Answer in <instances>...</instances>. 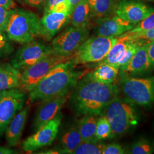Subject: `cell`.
I'll return each instance as SVG.
<instances>
[{
    "label": "cell",
    "instance_id": "cell-17",
    "mask_svg": "<svg viewBox=\"0 0 154 154\" xmlns=\"http://www.w3.org/2000/svg\"><path fill=\"white\" fill-rule=\"evenodd\" d=\"M29 110V106L22 108L14 116L6 128L5 133L8 146L14 147L19 143L26 125Z\"/></svg>",
    "mask_w": 154,
    "mask_h": 154
},
{
    "label": "cell",
    "instance_id": "cell-8",
    "mask_svg": "<svg viewBox=\"0 0 154 154\" xmlns=\"http://www.w3.org/2000/svg\"><path fill=\"white\" fill-rule=\"evenodd\" d=\"M89 28L69 26L54 37L51 44L54 54L69 57L88 38Z\"/></svg>",
    "mask_w": 154,
    "mask_h": 154
},
{
    "label": "cell",
    "instance_id": "cell-28",
    "mask_svg": "<svg viewBox=\"0 0 154 154\" xmlns=\"http://www.w3.org/2000/svg\"><path fill=\"white\" fill-rule=\"evenodd\" d=\"M118 38L119 40L125 41L142 40L146 42H149L154 40V28L142 33H129L127 32L119 36Z\"/></svg>",
    "mask_w": 154,
    "mask_h": 154
},
{
    "label": "cell",
    "instance_id": "cell-6",
    "mask_svg": "<svg viewBox=\"0 0 154 154\" xmlns=\"http://www.w3.org/2000/svg\"><path fill=\"white\" fill-rule=\"evenodd\" d=\"M118 41V37L95 36L87 39L71 55L75 65L100 62Z\"/></svg>",
    "mask_w": 154,
    "mask_h": 154
},
{
    "label": "cell",
    "instance_id": "cell-23",
    "mask_svg": "<svg viewBox=\"0 0 154 154\" xmlns=\"http://www.w3.org/2000/svg\"><path fill=\"white\" fill-rule=\"evenodd\" d=\"M118 0H88L93 18H102L114 14Z\"/></svg>",
    "mask_w": 154,
    "mask_h": 154
},
{
    "label": "cell",
    "instance_id": "cell-12",
    "mask_svg": "<svg viewBox=\"0 0 154 154\" xmlns=\"http://www.w3.org/2000/svg\"><path fill=\"white\" fill-rule=\"evenodd\" d=\"M154 11L153 8L140 1L118 0L114 14L135 25Z\"/></svg>",
    "mask_w": 154,
    "mask_h": 154
},
{
    "label": "cell",
    "instance_id": "cell-4",
    "mask_svg": "<svg viewBox=\"0 0 154 154\" xmlns=\"http://www.w3.org/2000/svg\"><path fill=\"white\" fill-rule=\"evenodd\" d=\"M103 112L110 122L112 138L122 135L138 124L139 117L135 104L127 98L117 97L106 107Z\"/></svg>",
    "mask_w": 154,
    "mask_h": 154
},
{
    "label": "cell",
    "instance_id": "cell-21",
    "mask_svg": "<svg viewBox=\"0 0 154 154\" xmlns=\"http://www.w3.org/2000/svg\"><path fill=\"white\" fill-rule=\"evenodd\" d=\"M93 18L88 0H81L71 14L72 26L79 28H90L91 19Z\"/></svg>",
    "mask_w": 154,
    "mask_h": 154
},
{
    "label": "cell",
    "instance_id": "cell-10",
    "mask_svg": "<svg viewBox=\"0 0 154 154\" xmlns=\"http://www.w3.org/2000/svg\"><path fill=\"white\" fill-rule=\"evenodd\" d=\"M26 100V92L16 88L1 91L0 95V138L12 119L22 109Z\"/></svg>",
    "mask_w": 154,
    "mask_h": 154
},
{
    "label": "cell",
    "instance_id": "cell-39",
    "mask_svg": "<svg viewBox=\"0 0 154 154\" xmlns=\"http://www.w3.org/2000/svg\"><path fill=\"white\" fill-rule=\"evenodd\" d=\"M147 1H150V2H154V0H147Z\"/></svg>",
    "mask_w": 154,
    "mask_h": 154
},
{
    "label": "cell",
    "instance_id": "cell-27",
    "mask_svg": "<svg viewBox=\"0 0 154 154\" xmlns=\"http://www.w3.org/2000/svg\"><path fill=\"white\" fill-rule=\"evenodd\" d=\"M154 152V144L146 138H140L131 146V153L132 154H151Z\"/></svg>",
    "mask_w": 154,
    "mask_h": 154
},
{
    "label": "cell",
    "instance_id": "cell-32",
    "mask_svg": "<svg viewBox=\"0 0 154 154\" xmlns=\"http://www.w3.org/2000/svg\"><path fill=\"white\" fill-rule=\"evenodd\" d=\"M9 11L4 7L0 6V30L5 32L9 17Z\"/></svg>",
    "mask_w": 154,
    "mask_h": 154
},
{
    "label": "cell",
    "instance_id": "cell-38",
    "mask_svg": "<svg viewBox=\"0 0 154 154\" xmlns=\"http://www.w3.org/2000/svg\"><path fill=\"white\" fill-rule=\"evenodd\" d=\"M68 1H69V5H70V12H71V14H72V12L73 11V10L74 9V8H75V6L78 5V4L81 0H68Z\"/></svg>",
    "mask_w": 154,
    "mask_h": 154
},
{
    "label": "cell",
    "instance_id": "cell-20",
    "mask_svg": "<svg viewBox=\"0 0 154 154\" xmlns=\"http://www.w3.org/2000/svg\"><path fill=\"white\" fill-rule=\"evenodd\" d=\"M119 69L107 63H100L93 72L86 74L85 77L99 82L111 84L116 82L119 74Z\"/></svg>",
    "mask_w": 154,
    "mask_h": 154
},
{
    "label": "cell",
    "instance_id": "cell-40",
    "mask_svg": "<svg viewBox=\"0 0 154 154\" xmlns=\"http://www.w3.org/2000/svg\"><path fill=\"white\" fill-rule=\"evenodd\" d=\"M1 91H0V95H1Z\"/></svg>",
    "mask_w": 154,
    "mask_h": 154
},
{
    "label": "cell",
    "instance_id": "cell-36",
    "mask_svg": "<svg viewBox=\"0 0 154 154\" xmlns=\"http://www.w3.org/2000/svg\"><path fill=\"white\" fill-rule=\"evenodd\" d=\"M16 5L13 0H0V6L4 7L8 10L15 8Z\"/></svg>",
    "mask_w": 154,
    "mask_h": 154
},
{
    "label": "cell",
    "instance_id": "cell-18",
    "mask_svg": "<svg viewBox=\"0 0 154 154\" xmlns=\"http://www.w3.org/2000/svg\"><path fill=\"white\" fill-rule=\"evenodd\" d=\"M58 139L63 154H72L77 146L82 142L78 125H68L58 133Z\"/></svg>",
    "mask_w": 154,
    "mask_h": 154
},
{
    "label": "cell",
    "instance_id": "cell-5",
    "mask_svg": "<svg viewBox=\"0 0 154 154\" xmlns=\"http://www.w3.org/2000/svg\"><path fill=\"white\" fill-rule=\"evenodd\" d=\"M119 86L127 98L135 105L143 107L154 105V77H122Z\"/></svg>",
    "mask_w": 154,
    "mask_h": 154
},
{
    "label": "cell",
    "instance_id": "cell-30",
    "mask_svg": "<svg viewBox=\"0 0 154 154\" xmlns=\"http://www.w3.org/2000/svg\"><path fill=\"white\" fill-rule=\"evenodd\" d=\"M154 28V11L145 19L135 25L131 30L127 32L129 33H142Z\"/></svg>",
    "mask_w": 154,
    "mask_h": 154
},
{
    "label": "cell",
    "instance_id": "cell-26",
    "mask_svg": "<svg viewBox=\"0 0 154 154\" xmlns=\"http://www.w3.org/2000/svg\"><path fill=\"white\" fill-rule=\"evenodd\" d=\"M105 144L96 142H82L73 151V154H101Z\"/></svg>",
    "mask_w": 154,
    "mask_h": 154
},
{
    "label": "cell",
    "instance_id": "cell-33",
    "mask_svg": "<svg viewBox=\"0 0 154 154\" xmlns=\"http://www.w3.org/2000/svg\"><path fill=\"white\" fill-rule=\"evenodd\" d=\"M67 1L69 2L68 0H45L44 3V13L53 11L57 6Z\"/></svg>",
    "mask_w": 154,
    "mask_h": 154
},
{
    "label": "cell",
    "instance_id": "cell-34",
    "mask_svg": "<svg viewBox=\"0 0 154 154\" xmlns=\"http://www.w3.org/2000/svg\"><path fill=\"white\" fill-rule=\"evenodd\" d=\"M147 54L152 70H154V40L147 44Z\"/></svg>",
    "mask_w": 154,
    "mask_h": 154
},
{
    "label": "cell",
    "instance_id": "cell-22",
    "mask_svg": "<svg viewBox=\"0 0 154 154\" xmlns=\"http://www.w3.org/2000/svg\"><path fill=\"white\" fill-rule=\"evenodd\" d=\"M97 118L95 116H83L77 122L82 140L85 142H98L96 137Z\"/></svg>",
    "mask_w": 154,
    "mask_h": 154
},
{
    "label": "cell",
    "instance_id": "cell-24",
    "mask_svg": "<svg viewBox=\"0 0 154 154\" xmlns=\"http://www.w3.org/2000/svg\"><path fill=\"white\" fill-rule=\"evenodd\" d=\"M131 41L119 40L118 38V41L112 46L105 58L99 63H107L118 67L117 65L119 62L121 60L127 48Z\"/></svg>",
    "mask_w": 154,
    "mask_h": 154
},
{
    "label": "cell",
    "instance_id": "cell-15",
    "mask_svg": "<svg viewBox=\"0 0 154 154\" xmlns=\"http://www.w3.org/2000/svg\"><path fill=\"white\" fill-rule=\"evenodd\" d=\"M69 11H53L44 13L39 20V36L49 41L70 22Z\"/></svg>",
    "mask_w": 154,
    "mask_h": 154
},
{
    "label": "cell",
    "instance_id": "cell-14",
    "mask_svg": "<svg viewBox=\"0 0 154 154\" xmlns=\"http://www.w3.org/2000/svg\"><path fill=\"white\" fill-rule=\"evenodd\" d=\"M70 93L60 95L41 102V105L35 112L32 124L34 131L57 116L63 106L67 101Z\"/></svg>",
    "mask_w": 154,
    "mask_h": 154
},
{
    "label": "cell",
    "instance_id": "cell-13",
    "mask_svg": "<svg viewBox=\"0 0 154 154\" xmlns=\"http://www.w3.org/2000/svg\"><path fill=\"white\" fill-rule=\"evenodd\" d=\"M135 25L122 19L116 14L96 20L94 27L95 36L103 37H118L131 30Z\"/></svg>",
    "mask_w": 154,
    "mask_h": 154
},
{
    "label": "cell",
    "instance_id": "cell-37",
    "mask_svg": "<svg viewBox=\"0 0 154 154\" xmlns=\"http://www.w3.org/2000/svg\"><path fill=\"white\" fill-rule=\"evenodd\" d=\"M17 151L11 148V147L0 146V154H17Z\"/></svg>",
    "mask_w": 154,
    "mask_h": 154
},
{
    "label": "cell",
    "instance_id": "cell-31",
    "mask_svg": "<svg viewBox=\"0 0 154 154\" xmlns=\"http://www.w3.org/2000/svg\"><path fill=\"white\" fill-rule=\"evenodd\" d=\"M125 151L120 144L112 143L105 144L102 150V154H123Z\"/></svg>",
    "mask_w": 154,
    "mask_h": 154
},
{
    "label": "cell",
    "instance_id": "cell-1",
    "mask_svg": "<svg viewBox=\"0 0 154 154\" xmlns=\"http://www.w3.org/2000/svg\"><path fill=\"white\" fill-rule=\"evenodd\" d=\"M118 94L116 84L99 82L83 75L69 94L67 105L77 116H97Z\"/></svg>",
    "mask_w": 154,
    "mask_h": 154
},
{
    "label": "cell",
    "instance_id": "cell-16",
    "mask_svg": "<svg viewBox=\"0 0 154 154\" xmlns=\"http://www.w3.org/2000/svg\"><path fill=\"white\" fill-rule=\"evenodd\" d=\"M147 43L141 46L130 61L119 68L121 78L136 77L152 70L147 54Z\"/></svg>",
    "mask_w": 154,
    "mask_h": 154
},
{
    "label": "cell",
    "instance_id": "cell-2",
    "mask_svg": "<svg viewBox=\"0 0 154 154\" xmlns=\"http://www.w3.org/2000/svg\"><path fill=\"white\" fill-rule=\"evenodd\" d=\"M76 66L70 58L60 63L51 70L29 92L28 102L34 103L69 93L85 75V72L75 70Z\"/></svg>",
    "mask_w": 154,
    "mask_h": 154
},
{
    "label": "cell",
    "instance_id": "cell-9",
    "mask_svg": "<svg viewBox=\"0 0 154 154\" xmlns=\"http://www.w3.org/2000/svg\"><path fill=\"white\" fill-rule=\"evenodd\" d=\"M53 53L50 45L43 41L33 39L17 50L11 58V63L19 71L22 72L45 57Z\"/></svg>",
    "mask_w": 154,
    "mask_h": 154
},
{
    "label": "cell",
    "instance_id": "cell-3",
    "mask_svg": "<svg viewBox=\"0 0 154 154\" xmlns=\"http://www.w3.org/2000/svg\"><path fill=\"white\" fill-rule=\"evenodd\" d=\"M39 20L33 12L23 9H12L9 11L6 33L11 41L26 44L39 36Z\"/></svg>",
    "mask_w": 154,
    "mask_h": 154
},
{
    "label": "cell",
    "instance_id": "cell-19",
    "mask_svg": "<svg viewBox=\"0 0 154 154\" xmlns=\"http://www.w3.org/2000/svg\"><path fill=\"white\" fill-rule=\"evenodd\" d=\"M21 72L11 63H0V91L19 88Z\"/></svg>",
    "mask_w": 154,
    "mask_h": 154
},
{
    "label": "cell",
    "instance_id": "cell-29",
    "mask_svg": "<svg viewBox=\"0 0 154 154\" xmlns=\"http://www.w3.org/2000/svg\"><path fill=\"white\" fill-rule=\"evenodd\" d=\"M14 47L5 32L0 30V58H5L14 51Z\"/></svg>",
    "mask_w": 154,
    "mask_h": 154
},
{
    "label": "cell",
    "instance_id": "cell-25",
    "mask_svg": "<svg viewBox=\"0 0 154 154\" xmlns=\"http://www.w3.org/2000/svg\"><path fill=\"white\" fill-rule=\"evenodd\" d=\"M96 137L98 141L112 138L111 127L107 118L105 115L97 119Z\"/></svg>",
    "mask_w": 154,
    "mask_h": 154
},
{
    "label": "cell",
    "instance_id": "cell-7",
    "mask_svg": "<svg viewBox=\"0 0 154 154\" xmlns=\"http://www.w3.org/2000/svg\"><path fill=\"white\" fill-rule=\"evenodd\" d=\"M70 57H61L51 53L29 67L21 72L19 88L25 92L30 91L55 66L67 61Z\"/></svg>",
    "mask_w": 154,
    "mask_h": 154
},
{
    "label": "cell",
    "instance_id": "cell-11",
    "mask_svg": "<svg viewBox=\"0 0 154 154\" xmlns=\"http://www.w3.org/2000/svg\"><path fill=\"white\" fill-rule=\"evenodd\" d=\"M62 117L60 111L53 119L40 127L34 134L24 140L22 142V149L26 152H32L51 145L57 137Z\"/></svg>",
    "mask_w": 154,
    "mask_h": 154
},
{
    "label": "cell",
    "instance_id": "cell-35",
    "mask_svg": "<svg viewBox=\"0 0 154 154\" xmlns=\"http://www.w3.org/2000/svg\"><path fill=\"white\" fill-rule=\"evenodd\" d=\"M23 1L28 5L40 9L44 5L45 0H23Z\"/></svg>",
    "mask_w": 154,
    "mask_h": 154
}]
</instances>
